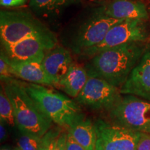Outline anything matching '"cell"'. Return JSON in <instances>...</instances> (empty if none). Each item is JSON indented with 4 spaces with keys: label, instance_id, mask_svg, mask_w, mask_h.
<instances>
[{
    "label": "cell",
    "instance_id": "obj_1",
    "mask_svg": "<svg viewBox=\"0 0 150 150\" xmlns=\"http://www.w3.org/2000/svg\"><path fill=\"white\" fill-rule=\"evenodd\" d=\"M147 49L141 42H130L102 51L85 65L89 76L98 77L120 88Z\"/></svg>",
    "mask_w": 150,
    "mask_h": 150
},
{
    "label": "cell",
    "instance_id": "obj_2",
    "mask_svg": "<svg viewBox=\"0 0 150 150\" xmlns=\"http://www.w3.org/2000/svg\"><path fill=\"white\" fill-rule=\"evenodd\" d=\"M14 110L16 126L21 132L43 136L52 128V122L43 113L24 86L14 78L1 81Z\"/></svg>",
    "mask_w": 150,
    "mask_h": 150
},
{
    "label": "cell",
    "instance_id": "obj_3",
    "mask_svg": "<svg viewBox=\"0 0 150 150\" xmlns=\"http://www.w3.org/2000/svg\"><path fill=\"white\" fill-rule=\"evenodd\" d=\"M24 83L27 93L43 113L58 126L68 129L83 118L81 108L76 101L49 86Z\"/></svg>",
    "mask_w": 150,
    "mask_h": 150
},
{
    "label": "cell",
    "instance_id": "obj_4",
    "mask_svg": "<svg viewBox=\"0 0 150 150\" xmlns=\"http://www.w3.org/2000/svg\"><path fill=\"white\" fill-rule=\"evenodd\" d=\"M53 34L31 13L22 11H1L0 39L1 46L10 45L27 38Z\"/></svg>",
    "mask_w": 150,
    "mask_h": 150
},
{
    "label": "cell",
    "instance_id": "obj_5",
    "mask_svg": "<svg viewBox=\"0 0 150 150\" xmlns=\"http://www.w3.org/2000/svg\"><path fill=\"white\" fill-rule=\"evenodd\" d=\"M110 122L140 133H150V102L131 95H122L108 111Z\"/></svg>",
    "mask_w": 150,
    "mask_h": 150
},
{
    "label": "cell",
    "instance_id": "obj_6",
    "mask_svg": "<svg viewBox=\"0 0 150 150\" xmlns=\"http://www.w3.org/2000/svg\"><path fill=\"white\" fill-rule=\"evenodd\" d=\"M146 20H125L110 28L104 39L97 45L85 50L80 56L91 59L108 49L130 42H142L149 37Z\"/></svg>",
    "mask_w": 150,
    "mask_h": 150
},
{
    "label": "cell",
    "instance_id": "obj_7",
    "mask_svg": "<svg viewBox=\"0 0 150 150\" xmlns=\"http://www.w3.org/2000/svg\"><path fill=\"white\" fill-rule=\"evenodd\" d=\"M122 95L119 88L101 78L89 76L83 90L74 99L79 105L90 109L108 112Z\"/></svg>",
    "mask_w": 150,
    "mask_h": 150
},
{
    "label": "cell",
    "instance_id": "obj_8",
    "mask_svg": "<svg viewBox=\"0 0 150 150\" xmlns=\"http://www.w3.org/2000/svg\"><path fill=\"white\" fill-rule=\"evenodd\" d=\"M96 131L95 150H136L141 133L99 119L94 122Z\"/></svg>",
    "mask_w": 150,
    "mask_h": 150
},
{
    "label": "cell",
    "instance_id": "obj_9",
    "mask_svg": "<svg viewBox=\"0 0 150 150\" xmlns=\"http://www.w3.org/2000/svg\"><path fill=\"white\" fill-rule=\"evenodd\" d=\"M123 20L95 14L77 30L72 41V51L80 55L85 50L99 45L110 28Z\"/></svg>",
    "mask_w": 150,
    "mask_h": 150
},
{
    "label": "cell",
    "instance_id": "obj_10",
    "mask_svg": "<svg viewBox=\"0 0 150 150\" xmlns=\"http://www.w3.org/2000/svg\"><path fill=\"white\" fill-rule=\"evenodd\" d=\"M58 44L57 38L53 33L27 38L15 44L1 46V50L11 61H38L42 63L47 52Z\"/></svg>",
    "mask_w": 150,
    "mask_h": 150
},
{
    "label": "cell",
    "instance_id": "obj_11",
    "mask_svg": "<svg viewBox=\"0 0 150 150\" xmlns=\"http://www.w3.org/2000/svg\"><path fill=\"white\" fill-rule=\"evenodd\" d=\"M122 95H131L150 102V50L147 49L120 88Z\"/></svg>",
    "mask_w": 150,
    "mask_h": 150
},
{
    "label": "cell",
    "instance_id": "obj_12",
    "mask_svg": "<svg viewBox=\"0 0 150 150\" xmlns=\"http://www.w3.org/2000/svg\"><path fill=\"white\" fill-rule=\"evenodd\" d=\"M73 62L70 51L59 44L47 52L42 61V65L53 83V86L57 87L70 70Z\"/></svg>",
    "mask_w": 150,
    "mask_h": 150
},
{
    "label": "cell",
    "instance_id": "obj_13",
    "mask_svg": "<svg viewBox=\"0 0 150 150\" xmlns=\"http://www.w3.org/2000/svg\"><path fill=\"white\" fill-rule=\"evenodd\" d=\"M95 14L119 20H147L149 18L146 6L140 1L132 0H113L97 8Z\"/></svg>",
    "mask_w": 150,
    "mask_h": 150
},
{
    "label": "cell",
    "instance_id": "obj_14",
    "mask_svg": "<svg viewBox=\"0 0 150 150\" xmlns=\"http://www.w3.org/2000/svg\"><path fill=\"white\" fill-rule=\"evenodd\" d=\"M11 61V70L14 77L28 83L52 86L53 83L38 61Z\"/></svg>",
    "mask_w": 150,
    "mask_h": 150
},
{
    "label": "cell",
    "instance_id": "obj_15",
    "mask_svg": "<svg viewBox=\"0 0 150 150\" xmlns=\"http://www.w3.org/2000/svg\"><path fill=\"white\" fill-rule=\"evenodd\" d=\"M88 77L85 67L74 61L70 70L56 88L61 89L68 96L75 99L83 90Z\"/></svg>",
    "mask_w": 150,
    "mask_h": 150
},
{
    "label": "cell",
    "instance_id": "obj_16",
    "mask_svg": "<svg viewBox=\"0 0 150 150\" xmlns=\"http://www.w3.org/2000/svg\"><path fill=\"white\" fill-rule=\"evenodd\" d=\"M68 133L86 150H95L96 145V131L94 123L88 119H82L73 124Z\"/></svg>",
    "mask_w": 150,
    "mask_h": 150
},
{
    "label": "cell",
    "instance_id": "obj_17",
    "mask_svg": "<svg viewBox=\"0 0 150 150\" xmlns=\"http://www.w3.org/2000/svg\"><path fill=\"white\" fill-rule=\"evenodd\" d=\"M79 0H29V6L35 13L50 15L76 3Z\"/></svg>",
    "mask_w": 150,
    "mask_h": 150
},
{
    "label": "cell",
    "instance_id": "obj_18",
    "mask_svg": "<svg viewBox=\"0 0 150 150\" xmlns=\"http://www.w3.org/2000/svg\"><path fill=\"white\" fill-rule=\"evenodd\" d=\"M0 120L4 121L11 127L16 126L12 103L7 96L2 85L0 90Z\"/></svg>",
    "mask_w": 150,
    "mask_h": 150
},
{
    "label": "cell",
    "instance_id": "obj_19",
    "mask_svg": "<svg viewBox=\"0 0 150 150\" xmlns=\"http://www.w3.org/2000/svg\"><path fill=\"white\" fill-rule=\"evenodd\" d=\"M42 144V136L22 133L17 140L18 147L22 150H40Z\"/></svg>",
    "mask_w": 150,
    "mask_h": 150
},
{
    "label": "cell",
    "instance_id": "obj_20",
    "mask_svg": "<svg viewBox=\"0 0 150 150\" xmlns=\"http://www.w3.org/2000/svg\"><path fill=\"white\" fill-rule=\"evenodd\" d=\"M61 132V129H50L42 136V144L40 150H55L58 138Z\"/></svg>",
    "mask_w": 150,
    "mask_h": 150
},
{
    "label": "cell",
    "instance_id": "obj_21",
    "mask_svg": "<svg viewBox=\"0 0 150 150\" xmlns=\"http://www.w3.org/2000/svg\"><path fill=\"white\" fill-rule=\"evenodd\" d=\"M0 76L1 81L14 78L11 70L10 59L2 50H1L0 53Z\"/></svg>",
    "mask_w": 150,
    "mask_h": 150
},
{
    "label": "cell",
    "instance_id": "obj_22",
    "mask_svg": "<svg viewBox=\"0 0 150 150\" xmlns=\"http://www.w3.org/2000/svg\"><path fill=\"white\" fill-rule=\"evenodd\" d=\"M136 150H150V133H141Z\"/></svg>",
    "mask_w": 150,
    "mask_h": 150
},
{
    "label": "cell",
    "instance_id": "obj_23",
    "mask_svg": "<svg viewBox=\"0 0 150 150\" xmlns=\"http://www.w3.org/2000/svg\"><path fill=\"white\" fill-rule=\"evenodd\" d=\"M28 1L29 0H0V4L6 8H16L24 6Z\"/></svg>",
    "mask_w": 150,
    "mask_h": 150
},
{
    "label": "cell",
    "instance_id": "obj_24",
    "mask_svg": "<svg viewBox=\"0 0 150 150\" xmlns=\"http://www.w3.org/2000/svg\"><path fill=\"white\" fill-rule=\"evenodd\" d=\"M67 132L62 131L58 138L55 150H67Z\"/></svg>",
    "mask_w": 150,
    "mask_h": 150
},
{
    "label": "cell",
    "instance_id": "obj_25",
    "mask_svg": "<svg viewBox=\"0 0 150 150\" xmlns=\"http://www.w3.org/2000/svg\"><path fill=\"white\" fill-rule=\"evenodd\" d=\"M67 150H86L72 138L68 131H67Z\"/></svg>",
    "mask_w": 150,
    "mask_h": 150
},
{
    "label": "cell",
    "instance_id": "obj_26",
    "mask_svg": "<svg viewBox=\"0 0 150 150\" xmlns=\"http://www.w3.org/2000/svg\"><path fill=\"white\" fill-rule=\"evenodd\" d=\"M6 123L4 121L1 120L0 123V140L1 142H3L7 140L8 137V133L6 127Z\"/></svg>",
    "mask_w": 150,
    "mask_h": 150
},
{
    "label": "cell",
    "instance_id": "obj_27",
    "mask_svg": "<svg viewBox=\"0 0 150 150\" xmlns=\"http://www.w3.org/2000/svg\"><path fill=\"white\" fill-rule=\"evenodd\" d=\"M1 150H12L11 147H7V146H4V147H1Z\"/></svg>",
    "mask_w": 150,
    "mask_h": 150
},
{
    "label": "cell",
    "instance_id": "obj_28",
    "mask_svg": "<svg viewBox=\"0 0 150 150\" xmlns=\"http://www.w3.org/2000/svg\"><path fill=\"white\" fill-rule=\"evenodd\" d=\"M13 150H22V149H20V148H19L18 147H15L14 149H13Z\"/></svg>",
    "mask_w": 150,
    "mask_h": 150
},
{
    "label": "cell",
    "instance_id": "obj_29",
    "mask_svg": "<svg viewBox=\"0 0 150 150\" xmlns=\"http://www.w3.org/2000/svg\"><path fill=\"white\" fill-rule=\"evenodd\" d=\"M148 49H149V50H150V42H149V46H148Z\"/></svg>",
    "mask_w": 150,
    "mask_h": 150
}]
</instances>
